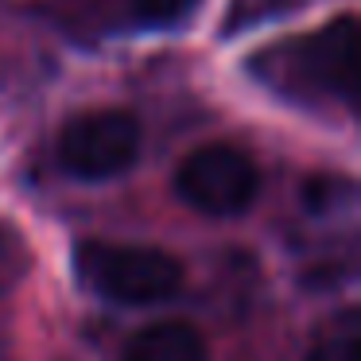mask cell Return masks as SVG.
<instances>
[{
	"label": "cell",
	"mask_w": 361,
	"mask_h": 361,
	"mask_svg": "<svg viewBox=\"0 0 361 361\" xmlns=\"http://www.w3.org/2000/svg\"><path fill=\"white\" fill-rule=\"evenodd\" d=\"M136 156H140V121L125 109H86L59 133V164L74 179H117L136 164Z\"/></svg>",
	"instance_id": "3"
},
{
	"label": "cell",
	"mask_w": 361,
	"mask_h": 361,
	"mask_svg": "<svg viewBox=\"0 0 361 361\" xmlns=\"http://www.w3.org/2000/svg\"><path fill=\"white\" fill-rule=\"evenodd\" d=\"M121 361H206V342L187 322H152L133 334Z\"/></svg>",
	"instance_id": "5"
},
{
	"label": "cell",
	"mask_w": 361,
	"mask_h": 361,
	"mask_svg": "<svg viewBox=\"0 0 361 361\" xmlns=\"http://www.w3.org/2000/svg\"><path fill=\"white\" fill-rule=\"evenodd\" d=\"M357 350H361V311L345 307L322 326V334L307 350V361H357Z\"/></svg>",
	"instance_id": "6"
},
{
	"label": "cell",
	"mask_w": 361,
	"mask_h": 361,
	"mask_svg": "<svg viewBox=\"0 0 361 361\" xmlns=\"http://www.w3.org/2000/svg\"><path fill=\"white\" fill-rule=\"evenodd\" d=\"M175 195L206 218H237L260 195V171L233 144L195 148L175 171Z\"/></svg>",
	"instance_id": "4"
},
{
	"label": "cell",
	"mask_w": 361,
	"mask_h": 361,
	"mask_svg": "<svg viewBox=\"0 0 361 361\" xmlns=\"http://www.w3.org/2000/svg\"><path fill=\"white\" fill-rule=\"evenodd\" d=\"M353 16H338L311 35L283 39L249 59V71L272 94L303 105H353Z\"/></svg>",
	"instance_id": "1"
},
{
	"label": "cell",
	"mask_w": 361,
	"mask_h": 361,
	"mask_svg": "<svg viewBox=\"0 0 361 361\" xmlns=\"http://www.w3.org/2000/svg\"><path fill=\"white\" fill-rule=\"evenodd\" d=\"M0 241H4V229H0Z\"/></svg>",
	"instance_id": "8"
},
{
	"label": "cell",
	"mask_w": 361,
	"mask_h": 361,
	"mask_svg": "<svg viewBox=\"0 0 361 361\" xmlns=\"http://www.w3.org/2000/svg\"><path fill=\"white\" fill-rule=\"evenodd\" d=\"M133 8L140 20H148V24H179V20H187L190 12L198 8V0H133Z\"/></svg>",
	"instance_id": "7"
},
{
	"label": "cell",
	"mask_w": 361,
	"mask_h": 361,
	"mask_svg": "<svg viewBox=\"0 0 361 361\" xmlns=\"http://www.w3.org/2000/svg\"><path fill=\"white\" fill-rule=\"evenodd\" d=\"M74 272L94 295L121 307L167 303L183 288V264L152 245L86 241L74 252Z\"/></svg>",
	"instance_id": "2"
}]
</instances>
